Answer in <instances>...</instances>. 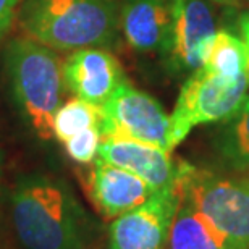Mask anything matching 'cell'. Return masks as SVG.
I'll return each mask as SVG.
<instances>
[{"instance_id": "17", "label": "cell", "mask_w": 249, "mask_h": 249, "mask_svg": "<svg viewBox=\"0 0 249 249\" xmlns=\"http://www.w3.org/2000/svg\"><path fill=\"white\" fill-rule=\"evenodd\" d=\"M102 142V133L99 126L88 128L65 141L67 154L78 163H91L97 159L99 146Z\"/></svg>"}, {"instance_id": "2", "label": "cell", "mask_w": 249, "mask_h": 249, "mask_svg": "<svg viewBox=\"0 0 249 249\" xmlns=\"http://www.w3.org/2000/svg\"><path fill=\"white\" fill-rule=\"evenodd\" d=\"M28 37L60 52L108 47L118 33V5L107 0H21Z\"/></svg>"}, {"instance_id": "20", "label": "cell", "mask_w": 249, "mask_h": 249, "mask_svg": "<svg viewBox=\"0 0 249 249\" xmlns=\"http://www.w3.org/2000/svg\"><path fill=\"white\" fill-rule=\"evenodd\" d=\"M218 5H227V7H241V5L248 3L249 0H212Z\"/></svg>"}, {"instance_id": "6", "label": "cell", "mask_w": 249, "mask_h": 249, "mask_svg": "<svg viewBox=\"0 0 249 249\" xmlns=\"http://www.w3.org/2000/svg\"><path fill=\"white\" fill-rule=\"evenodd\" d=\"M99 129L104 138H123L152 144L172 152L170 115L160 102L139 91L126 79L101 107Z\"/></svg>"}, {"instance_id": "1", "label": "cell", "mask_w": 249, "mask_h": 249, "mask_svg": "<svg viewBox=\"0 0 249 249\" xmlns=\"http://www.w3.org/2000/svg\"><path fill=\"white\" fill-rule=\"evenodd\" d=\"M12 220L26 249H88L86 215L60 180L23 178L12 193Z\"/></svg>"}, {"instance_id": "9", "label": "cell", "mask_w": 249, "mask_h": 249, "mask_svg": "<svg viewBox=\"0 0 249 249\" xmlns=\"http://www.w3.org/2000/svg\"><path fill=\"white\" fill-rule=\"evenodd\" d=\"M65 88L74 97L101 108L124 81L117 57L104 47L71 52L63 60Z\"/></svg>"}, {"instance_id": "10", "label": "cell", "mask_w": 249, "mask_h": 249, "mask_svg": "<svg viewBox=\"0 0 249 249\" xmlns=\"http://www.w3.org/2000/svg\"><path fill=\"white\" fill-rule=\"evenodd\" d=\"M172 152L152 144L123 138H104L97 159L139 177L154 191L173 186L180 173V162L172 160Z\"/></svg>"}, {"instance_id": "11", "label": "cell", "mask_w": 249, "mask_h": 249, "mask_svg": "<svg viewBox=\"0 0 249 249\" xmlns=\"http://www.w3.org/2000/svg\"><path fill=\"white\" fill-rule=\"evenodd\" d=\"M173 18V0H124L118 7V31L138 53H162Z\"/></svg>"}, {"instance_id": "18", "label": "cell", "mask_w": 249, "mask_h": 249, "mask_svg": "<svg viewBox=\"0 0 249 249\" xmlns=\"http://www.w3.org/2000/svg\"><path fill=\"white\" fill-rule=\"evenodd\" d=\"M21 0H0V39L8 33L15 17L18 15Z\"/></svg>"}, {"instance_id": "4", "label": "cell", "mask_w": 249, "mask_h": 249, "mask_svg": "<svg viewBox=\"0 0 249 249\" xmlns=\"http://www.w3.org/2000/svg\"><path fill=\"white\" fill-rule=\"evenodd\" d=\"M180 188L231 249H249V172L209 170L180 162Z\"/></svg>"}, {"instance_id": "3", "label": "cell", "mask_w": 249, "mask_h": 249, "mask_svg": "<svg viewBox=\"0 0 249 249\" xmlns=\"http://www.w3.org/2000/svg\"><path fill=\"white\" fill-rule=\"evenodd\" d=\"M5 68L23 117L41 139L53 138L52 120L67 89L60 55L31 37L15 39L5 51Z\"/></svg>"}, {"instance_id": "19", "label": "cell", "mask_w": 249, "mask_h": 249, "mask_svg": "<svg viewBox=\"0 0 249 249\" xmlns=\"http://www.w3.org/2000/svg\"><path fill=\"white\" fill-rule=\"evenodd\" d=\"M238 31H240V37H241L243 44H245L246 53H248V81H249V10L240 17V21H238Z\"/></svg>"}, {"instance_id": "21", "label": "cell", "mask_w": 249, "mask_h": 249, "mask_svg": "<svg viewBox=\"0 0 249 249\" xmlns=\"http://www.w3.org/2000/svg\"><path fill=\"white\" fill-rule=\"evenodd\" d=\"M107 2H110V3H115V5H120L122 2H124V0H107Z\"/></svg>"}, {"instance_id": "8", "label": "cell", "mask_w": 249, "mask_h": 249, "mask_svg": "<svg viewBox=\"0 0 249 249\" xmlns=\"http://www.w3.org/2000/svg\"><path fill=\"white\" fill-rule=\"evenodd\" d=\"M215 18L207 0H173V18L162 55L173 74L201 68L215 37Z\"/></svg>"}, {"instance_id": "12", "label": "cell", "mask_w": 249, "mask_h": 249, "mask_svg": "<svg viewBox=\"0 0 249 249\" xmlns=\"http://www.w3.org/2000/svg\"><path fill=\"white\" fill-rule=\"evenodd\" d=\"M156 193L139 177L96 159L89 173V194L107 218H117L141 206Z\"/></svg>"}, {"instance_id": "14", "label": "cell", "mask_w": 249, "mask_h": 249, "mask_svg": "<svg viewBox=\"0 0 249 249\" xmlns=\"http://www.w3.org/2000/svg\"><path fill=\"white\" fill-rule=\"evenodd\" d=\"M212 149L223 170L249 172V97L230 120L215 129Z\"/></svg>"}, {"instance_id": "7", "label": "cell", "mask_w": 249, "mask_h": 249, "mask_svg": "<svg viewBox=\"0 0 249 249\" xmlns=\"http://www.w3.org/2000/svg\"><path fill=\"white\" fill-rule=\"evenodd\" d=\"M180 201V180L170 188L156 191L141 206L113 218L108 246L110 249H165Z\"/></svg>"}, {"instance_id": "15", "label": "cell", "mask_w": 249, "mask_h": 249, "mask_svg": "<svg viewBox=\"0 0 249 249\" xmlns=\"http://www.w3.org/2000/svg\"><path fill=\"white\" fill-rule=\"evenodd\" d=\"M202 67L230 81L248 76V53L241 37L228 29L217 31Z\"/></svg>"}, {"instance_id": "13", "label": "cell", "mask_w": 249, "mask_h": 249, "mask_svg": "<svg viewBox=\"0 0 249 249\" xmlns=\"http://www.w3.org/2000/svg\"><path fill=\"white\" fill-rule=\"evenodd\" d=\"M165 249H231L215 227L183 197L173 217Z\"/></svg>"}, {"instance_id": "5", "label": "cell", "mask_w": 249, "mask_h": 249, "mask_svg": "<svg viewBox=\"0 0 249 249\" xmlns=\"http://www.w3.org/2000/svg\"><path fill=\"white\" fill-rule=\"evenodd\" d=\"M248 76L230 81L204 67L186 76L170 115L172 149L185 141L193 128L230 120L248 101Z\"/></svg>"}, {"instance_id": "16", "label": "cell", "mask_w": 249, "mask_h": 249, "mask_svg": "<svg viewBox=\"0 0 249 249\" xmlns=\"http://www.w3.org/2000/svg\"><path fill=\"white\" fill-rule=\"evenodd\" d=\"M99 120H101V108L78 97H73L68 102L62 104L53 115V138H57L60 142H65L84 129L99 126Z\"/></svg>"}]
</instances>
